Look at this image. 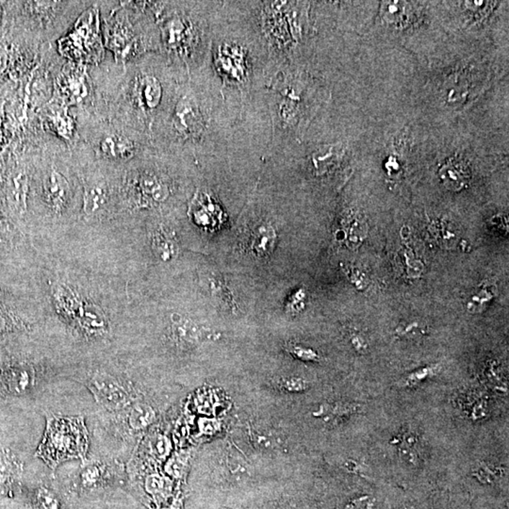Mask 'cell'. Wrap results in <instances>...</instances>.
<instances>
[{"mask_svg":"<svg viewBox=\"0 0 509 509\" xmlns=\"http://www.w3.org/2000/svg\"><path fill=\"white\" fill-rule=\"evenodd\" d=\"M508 76V48L488 40L449 36L435 52L418 61L408 107L429 128L477 117L496 85Z\"/></svg>","mask_w":509,"mask_h":509,"instance_id":"cell-1","label":"cell"},{"mask_svg":"<svg viewBox=\"0 0 509 509\" xmlns=\"http://www.w3.org/2000/svg\"><path fill=\"white\" fill-rule=\"evenodd\" d=\"M368 39L397 46L421 61L448 39L436 1H379L377 12L362 33Z\"/></svg>","mask_w":509,"mask_h":509,"instance_id":"cell-2","label":"cell"},{"mask_svg":"<svg viewBox=\"0 0 509 509\" xmlns=\"http://www.w3.org/2000/svg\"><path fill=\"white\" fill-rule=\"evenodd\" d=\"M449 36L488 40L508 48V1H436Z\"/></svg>","mask_w":509,"mask_h":509,"instance_id":"cell-3","label":"cell"},{"mask_svg":"<svg viewBox=\"0 0 509 509\" xmlns=\"http://www.w3.org/2000/svg\"><path fill=\"white\" fill-rule=\"evenodd\" d=\"M89 435L82 417L51 415L36 457L52 469L71 459H85Z\"/></svg>","mask_w":509,"mask_h":509,"instance_id":"cell-4","label":"cell"},{"mask_svg":"<svg viewBox=\"0 0 509 509\" xmlns=\"http://www.w3.org/2000/svg\"><path fill=\"white\" fill-rule=\"evenodd\" d=\"M88 388L97 402L108 410H118L130 403L124 386L107 372H97L89 380Z\"/></svg>","mask_w":509,"mask_h":509,"instance_id":"cell-5","label":"cell"},{"mask_svg":"<svg viewBox=\"0 0 509 509\" xmlns=\"http://www.w3.org/2000/svg\"><path fill=\"white\" fill-rule=\"evenodd\" d=\"M277 238L276 230L271 223H259L251 233L250 249L256 256H269L274 251Z\"/></svg>","mask_w":509,"mask_h":509,"instance_id":"cell-6","label":"cell"},{"mask_svg":"<svg viewBox=\"0 0 509 509\" xmlns=\"http://www.w3.org/2000/svg\"><path fill=\"white\" fill-rule=\"evenodd\" d=\"M139 99L146 109L156 110L163 99V86L156 77L145 74L138 81Z\"/></svg>","mask_w":509,"mask_h":509,"instance_id":"cell-7","label":"cell"},{"mask_svg":"<svg viewBox=\"0 0 509 509\" xmlns=\"http://www.w3.org/2000/svg\"><path fill=\"white\" fill-rule=\"evenodd\" d=\"M45 191L48 201L52 207H63L68 199L69 186L68 181L58 172L52 171L45 182Z\"/></svg>","mask_w":509,"mask_h":509,"instance_id":"cell-8","label":"cell"},{"mask_svg":"<svg viewBox=\"0 0 509 509\" xmlns=\"http://www.w3.org/2000/svg\"><path fill=\"white\" fill-rule=\"evenodd\" d=\"M172 335L177 343L183 346H194L201 338V331L192 321L177 317L172 323Z\"/></svg>","mask_w":509,"mask_h":509,"instance_id":"cell-9","label":"cell"},{"mask_svg":"<svg viewBox=\"0 0 509 509\" xmlns=\"http://www.w3.org/2000/svg\"><path fill=\"white\" fill-rule=\"evenodd\" d=\"M392 443L397 447L401 457L408 463L416 464L420 461V441L413 432L406 431L395 436Z\"/></svg>","mask_w":509,"mask_h":509,"instance_id":"cell-10","label":"cell"},{"mask_svg":"<svg viewBox=\"0 0 509 509\" xmlns=\"http://www.w3.org/2000/svg\"><path fill=\"white\" fill-rule=\"evenodd\" d=\"M101 150L110 158L128 159L134 154L135 146L130 139L120 135H112L103 140Z\"/></svg>","mask_w":509,"mask_h":509,"instance_id":"cell-11","label":"cell"},{"mask_svg":"<svg viewBox=\"0 0 509 509\" xmlns=\"http://www.w3.org/2000/svg\"><path fill=\"white\" fill-rule=\"evenodd\" d=\"M22 465L10 452L0 455V490H6L20 475Z\"/></svg>","mask_w":509,"mask_h":509,"instance_id":"cell-12","label":"cell"},{"mask_svg":"<svg viewBox=\"0 0 509 509\" xmlns=\"http://www.w3.org/2000/svg\"><path fill=\"white\" fill-rule=\"evenodd\" d=\"M109 465L92 463L83 466L81 472V485L84 488L97 487L101 485L109 474Z\"/></svg>","mask_w":509,"mask_h":509,"instance_id":"cell-13","label":"cell"},{"mask_svg":"<svg viewBox=\"0 0 509 509\" xmlns=\"http://www.w3.org/2000/svg\"><path fill=\"white\" fill-rule=\"evenodd\" d=\"M141 194L152 202H163L168 197L169 190L166 184L156 177H146L140 183Z\"/></svg>","mask_w":509,"mask_h":509,"instance_id":"cell-14","label":"cell"},{"mask_svg":"<svg viewBox=\"0 0 509 509\" xmlns=\"http://www.w3.org/2000/svg\"><path fill=\"white\" fill-rule=\"evenodd\" d=\"M155 411L146 403H137L131 408L128 423L135 430H141L150 426L155 420Z\"/></svg>","mask_w":509,"mask_h":509,"instance_id":"cell-15","label":"cell"},{"mask_svg":"<svg viewBox=\"0 0 509 509\" xmlns=\"http://www.w3.org/2000/svg\"><path fill=\"white\" fill-rule=\"evenodd\" d=\"M153 248L159 258L170 261L177 253V244L174 238L166 231H159L153 239Z\"/></svg>","mask_w":509,"mask_h":509,"instance_id":"cell-16","label":"cell"},{"mask_svg":"<svg viewBox=\"0 0 509 509\" xmlns=\"http://www.w3.org/2000/svg\"><path fill=\"white\" fill-rule=\"evenodd\" d=\"M106 200V190L100 184H92L86 187L84 192L83 207L88 214L101 209Z\"/></svg>","mask_w":509,"mask_h":509,"instance_id":"cell-17","label":"cell"},{"mask_svg":"<svg viewBox=\"0 0 509 509\" xmlns=\"http://www.w3.org/2000/svg\"><path fill=\"white\" fill-rule=\"evenodd\" d=\"M32 372L25 368L12 369L7 374L8 386L12 392L17 393L25 392L30 389L32 383Z\"/></svg>","mask_w":509,"mask_h":509,"instance_id":"cell-18","label":"cell"},{"mask_svg":"<svg viewBox=\"0 0 509 509\" xmlns=\"http://www.w3.org/2000/svg\"><path fill=\"white\" fill-rule=\"evenodd\" d=\"M33 506L35 509H61L58 497L51 490L43 487L36 490Z\"/></svg>","mask_w":509,"mask_h":509,"instance_id":"cell-19","label":"cell"},{"mask_svg":"<svg viewBox=\"0 0 509 509\" xmlns=\"http://www.w3.org/2000/svg\"><path fill=\"white\" fill-rule=\"evenodd\" d=\"M357 411H359V407L354 405V403H336L333 405L326 406L323 408L322 412L320 413L330 418H344L357 413Z\"/></svg>","mask_w":509,"mask_h":509,"instance_id":"cell-20","label":"cell"},{"mask_svg":"<svg viewBox=\"0 0 509 509\" xmlns=\"http://www.w3.org/2000/svg\"><path fill=\"white\" fill-rule=\"evenodd\" d=\"M428 328L419 322H411L400 325L395 329V334L400 338L415 339L426 335Z\"/></svg>","mask_w":509,"mask_h":509,"instance_id":"cell-21","label":"cell"},{"mask_svg":"<svg viewBox=\"0 0 509 509\" xmlns=\"http://www.w3.org/2000/svg\"><path fill=\"white\" fill-rule=\"evenodd\" d=\"M500 475L501 472H499L498 468L486 463L478 465L474 472V477L484 484L495 482Z\"/></svg>","mask_w":509,"mask_h":509,"instance_id":"cell-22","label":"cell"},{"mask_svg":"<svg viewBox=\"0 0 509 509\" xmlns=\"http://www.w3.org/2000/svg\"><path fill=\"white\" fill-rule=\"evenodd\" d=\"M288 351L290 354L294 355L297 359H301V361H316L319 359L318 354L315 351H313L312 349L308 348V347L299 346V344H290L288 347Z\"/></svg>","mask_w":509,"mask_h":509,"instance_id":"cell-23","label":"cell"},{"mask_svg":"<svg viewBox=\"0 0 509 509\" xmlns=\"http://www.w3.org/2000/svg\"><path fill=\"white\" fill-rule=\"evenodd\" d=\"M437 368L433 367H426L423 369L417 370V371L413 372L410 374L406 379L405 384L407 387H414L417 386L420 383L424 381L426 379H428L429 375H433L435 372Z\"/></svg>","mask_w":509,"mask_h":509,"instance_id":"cell-24","label":"cell"},{"mask_svg":"<svg viewBox=\"0 0 509 509\" xmlns=\"http://www.w3.org/2000/svg\"><path fill=\"white\" fill-rule=\"evenodd\" d=\"M493 297L492 290L488 289V288H483L479 290H477V294L474 295L472 299L470 300V307L474 308L475 311H478V308H481V306H484L486 303L492 299Z\"/></svg>","mask_w":509,"mask_h":509,"instance_id":"cell-25","label":"cell"},{"mask_svg":"<svg viewBox=\"0 0 509 509\" xmlns=\"http://www.w3.org/2000/svg\"><path fill=\"white\" fill-rule=\"evenodd\" d=\"M280 385L288 392H300L308 389V383L304 379H298V377L283 379Z\"/></svg>","mask_w":509,"mask_h":509,"instance_id":"cell-26","label":"cell"},{"mask_svg":"<svg viewBox=\"0 0 509 509\" xmlns=\"http://www.w3.org/2000/svg\"><path fill=\"white\" fill-rule=\"evenodd\" d=\"M375 500L371 496H361L355 498L346 506V509H374Z\"/></svg>","mask_w":509,"mask_h":509,"instance_id":"cell-27","label":"cell"},{"mask_svg":"<svg viewBox=\"0 0 509 509\" xmlns=\"http://www.w3.org/2000/svg\"><path fill=\"white\" fill-rule=\"evenodd\" d=\"M351 343L354 348L359 353H364L367 351L368 343L366 339L361 334L354 333L351 335Z\"/></svg>","mask_w":509,"mask_h":509,"instance_id":"cell-28","label":"cell"},{"mask_svg":"<svg viewBox=\"0 0 509 509\" xmlns=\"http://www.w3.org/2000/svg\"><path fill=\"white\" fill-rule=\"evenodd\" d=\"M304 299L305 292H303V290H298V292L292 295V299H290V302L288 303V308H289L292 312H297V311L302 310V308L299 307V305H298V303H303Z\"/></svg>","mask_w":509,"mask_h":509,"instance_id":"cell-29","label":"cell"},{"mask_svg":"<svg viewBox=\"0 0 509 509\" xmlns=\"http://www.w3.org/2000/svg\"><path fill=\"white\" fill-rule=\"evenodd\" d=\"M8 64V53L4 48L0 46V76L6 70Z\"/></svg>","mask_w":509,"mask_h":509,"instance_id":"cell-30","label":"cell"}]
</instances>
